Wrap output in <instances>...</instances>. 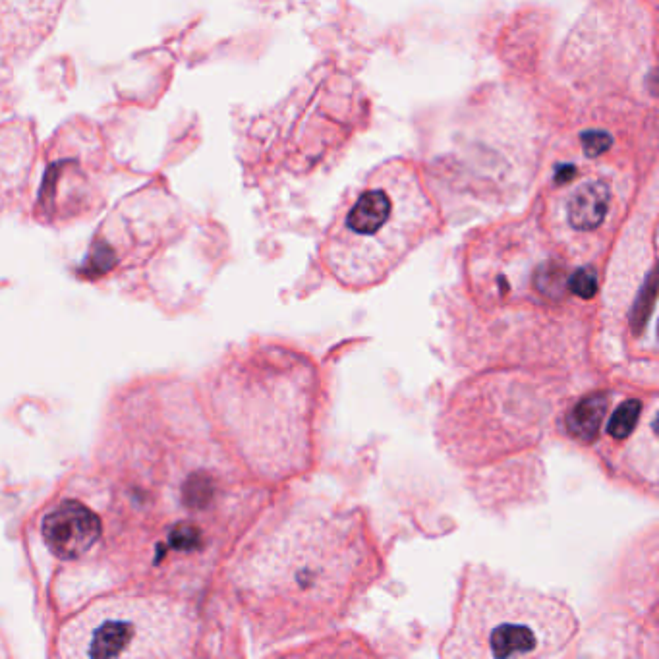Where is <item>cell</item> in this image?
<instances>
[{
  "label": "cell",
  "mask_w": 659,
  "mask_h": 659,
  "mask_svg": "<svg viewBox=\"0 0 659 659\" xmlns=\"http://www.w3.org/2000/svg\"><path fill=\"white\" fill-rule=\"evenodd\" d=\"M377 573L366 522L354 511L306 505L259 547L250 588L275 638L337 625Z\"/></svg>",
  "instance_id": "6da1fadb"
},
{
  "label": "cell",
  "mask_w": 659,
  "mask_h": 659,
  "mask_svg": "<svg viewBox=\"0 0 659 659\" xmlns=\"http://www.w3.org/2000/svg\"><path fill=\"white\" fill-rule=\"evenodd\" d=\"M437 223L435 203L418 171L406 161H387L346 192L325 234L323 258L344 287H375Z\"/></svg>",
  "instance_id": "7a4b0ae2"
},
{
  "label": "cell",
  "mask_w": 659,
  "mask_h": 659,
  "mask_svg": "<svg viewBox=\"0 0 659 659\" xmlns=\"http://www.w3.org/2000/svg\"><path fill=\"white\" fill-rule=\"evenodd\" d=\"M578 631L573 609L505 576L472 571L443 644L445 658L524 659L561 654Z\"/></svg>",
  "instance_id": "3957f363"
},
{
  "label": "cell",
  "mask_w": 659,
  "mask_h": 659,
  "mask_svg": "<svg viewBox=\"0 0 659 659\" xmlns=\"http://www.w3.org/2000/svg\"><path fill=\"white\" fill-rule=\"evenodd\" d=\"M194 636L188 611L165 598H113L76 615L58 636L74 659L184 658Z\"/></svg>",
  "instance_id": "277c9868"
},
{
  "label": "cell",
  "mask_w": 659,
  "mask_h": 659,
  "mask_svg": "<svg viewBox=\"0 0 659 659\" xmlns=\"http://www.w3.org/2000/svg\"><path fill=\"white\" fill-rule=\"evenodd\" d=\"M64 0H0V53L22 60L55 31Z\"/></svg>",
  "instance_id": "5b68a950"
},
{
  "label": "cell",
  "mask_w": 659,
  "mask_h": 659,
  "mask_svg": "<svg viewBox=\"0 0 659 659\" xmlns=\"http://www.w3.org/2000/svg\"><path fill=\"white\" fill-rule=\"evenodd\" d=\"M35 165V134L24 120L0 122V217L24 198Z\"/></svg>",
  "instance_id": "8992f818"
},
{
  "label": "cell",
  "mask_w": 659,
  "mask_h": 659,
  "mask_svg": "<svg viewBox=\"0 0 659 659\" xmlns=\"http://www.w3.org/2000/svg\"><path fill=\"white\" fill-rule=\"evenodd\" d=\"M41 534L55 557L74 561L86 555L99 540L101 520L86 505L64 501L43 518Z\"/></svg>",
  "instance_id": "52a82bcc"
},
{
  "label": "cell",
  "mask_w": 659,
  "mask_h": 659,
  "mask_svg": "<svg viewBox=\"0 0 659 659\" xmlns=\"http://www.w3.org/2000/svg\"><path fill=\"white\" fill-rule=\"evenodd\" d=\"M615 192L603 178H586L567 192L565 223L574 234H598L615 215Z\"/></svg>",
  "instance_id": "ba28073f"
},
{
  "label": "cell",
  "mask_w": 659,
  "mask_h": 659,
  "mask_svg": "<svg viewBox=\"0 0 659 659\" xmlns=\"http://www.w3.org/2000/svg\"><path fill=\"white\" fill-rule=\"evenodd\" d=\"M95 161L86 159L78 149L68 147L64 153L55 155L49 163L45 178H43V190H41V203L45 207H53L55 201L70 200L82 196H95L97 188L95 182Z\"/></svg>",
  "instance_id": "9c48e42d"
},
{
  "label": "cell",
  "mask_w": 659,
  "mask_h": 659,
  "mask_svg": "<svg viewBox=\"0 0 659 659\" xmlns=\"http://www.w3.org/2000/svg\"><path fill=\"white\" fill-rule=\"evenodd\" d=\"M644 414H646V402L642 399H629L627 397L625 401L617 402L611 412H609V401H607L600 430L605 424L607 437L613 439L615 443H623L631 437L634 431L640 428V422L644 420Z\"/></svg>",
  "instance_id": "30bf717a"
}]
</instances>
